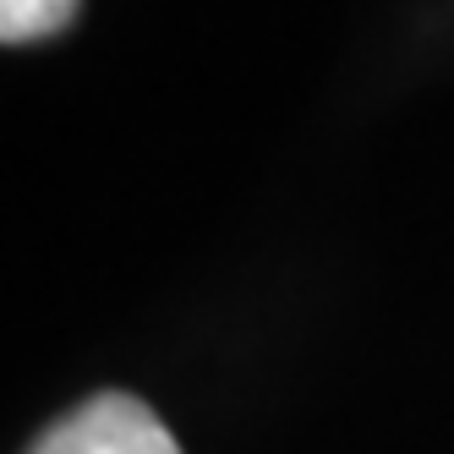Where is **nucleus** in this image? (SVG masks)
<instances>
[{
	"label": "nucleus",
	"mask_w": 454,
	"mask_h": 454,
	"mask_svg": "<svg viewBox=\"0 0 454 454\" xmlns=\"http://www.w3.org/2000/svg\"><path fill=\"white\" fill-rule=\"evenodd\" d=\"M27 454H181V443L137 395H93L44 427Z\"/></svg>",
	"instance_id": "1"
},
{
	"label": "nucleus",
	"mask_w": 454,
	"mask_h": 454,
	"mask_svg": "<svg viewBox=\"0 0 454 454\" xmlns=\"http://www.w3.org/2000/svg\"><path fill=\"white\" fill-rule=\"evenodd\" d=\"M82 0H0V39L6 44H34L60 27H72Z\"/></svg>",
	"instance_id": "2"
}]
</instances>
